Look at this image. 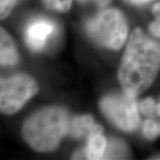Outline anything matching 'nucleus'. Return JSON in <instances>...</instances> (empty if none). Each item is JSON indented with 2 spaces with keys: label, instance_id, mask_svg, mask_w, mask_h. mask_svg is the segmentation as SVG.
Wrapping results in <instances>:
<instances>
[{
  "label": "nucleus",
  "instance_id": "2",
  "mask_svg": "<svg viewBox=\"0 0 160 160\" xmlns=\"http://www.w3.org/2000/svg\"><path fill=\"white\" fill-rule=\"evenodd\" d=\"M69 118L60 107H47L35 112L24 122L22 128L23 140L38 152H48L57 148L69 132Z\"/></svg>",
  "mask_w": 160,
  "mask_h": 160
},
{
  "label": "nucleus",
  "instance_id": "18",
  "mask_svg": "<svg viewBox=\"0 0 160 160\" xmlns=\"http://www.w3.org/2000/svg\"><path fill=\"white\" fill-rule=\"evenodd\" d=\"M156 115L160 116V102L156 105Z\"/></svg>",
  "mask_w": 160,
  "mask_h": 160
},
{
  "label": "nucleus",
  "instance_id": "21",
  "mask_svg": "<svg viewBox=\"0 0 160 160\" xmlns=\"http://www.w3.org/2000/svg\"></svg>",
  "mask_w": 160,
  "mask_h": 160
},
{
  "label": "nucleus",
  "instance_id": "14",
  "mask_svg": "<svg viewBox=\"0 0 160 160\" xmlns=\"http://www.w3.org/2000/svg\"><path fill=\"white\" fill-rule=\"evenodd\" d=\"M17 3L18 0H0V21L9 16Z\"/></svg>",
  "mask_w": 160,
  "mask_h": 160
},
{
  "label": "nucleus",
  "instance_id": "15",
  "mask_svg": "<svg viewBox=\"0 0 160 160\" xmlns=\"http://www.w3.org/2000/svg\"><path fill=\"white\" fill-rule=\"evenodd\" d=\"M156 105L152 98H147L140 104V110L146 117H153L156 115Z\"/></svg>",
  "mask_w": 160,
  "mask_h": 160
},
{
  "label": "nucleus",
  "instance_id": "20",
  "mask_svg": "<svg viewBox=\"0 0 160 160\" xmlns=\"http://www.w3.org/2000/svg\"><path fill=\"white\" fill-rule=\"evenodd\" d=\"M159 131H160V124H159Z\"/></svg>",
  "mask_w": 160,
  "mask_h": 160
},
{
  "label": "nucleus",
  "instance_id": "8",
  "mask_svg": "<svg viewBox=\"0 0 160 160\" xmlns=\"http://www.w3.org/2000/svg\"><path fill=\"white\" fill-rule=\"evenodd\" d=\"M108 142L102 134V128L99 125H93L88 135V143L86 149V158L102 159L103 158Z\"/></svg>",
  "mask_w": 160,
  "mask_h": 160
},
{
  "label": "nucleus",
  "instance_id": "1",
  "mask_svg": "<svg viewBox=\"0 0 160 160\" xmlns=\"http://www.w3.org/2000/svg\"><path fill=\"white\" fill-rule=\"evenodd\" d=\"M160 70V44L140 29L130 36L118 71L123 92L136 97L152 85Z\"/></svg>",
  "mask_w": 160,
  "mask_h": 160
},
{
  "label": "nucleus",
  "instance_id": "13",
  "mask_svg": "<svg viewBox=\"0 0 160 160\" xmlns=\"http://www.w3.org/2000/svg\"><path fill=\"white\" fill-rule=\"evenodd\" d=\"M152 12L154 13L155 20L149 25V31L152 35L160 38V2L153 6Z\"/></svg>",
  "mask_w": 160,
  "mask_h": 160
},
{
  "label": "nucleus",
  "instance_id": "7",
  "mask_svg": "<svg viewBox=\"0 0 160 160\" xmlns=\"http://www.w3.org/2000/svg\"><path fill=\"white\" fill-rule=\"evenodd\" d=\"M19 60L20 55L12 38L0 26V66H14L19 62Z\"/></svg>",
  "mask_w": 160,
  "mask_h": 160
},
{
  "label": "nucleus",
  "instance_id": "16",
  "mask_svg": "<svg viewBox=\"0 0 160 160\" xmlns=\"http://www.w3.org/2000/svg\"><path fill=\"white\" fill-rule=\"evenodd\" d=\"M78 2L80 3V4H94L96 6H100V7H104L106 6L109 2L110 0H78Z\"/></svg>",
  "mask_w": 160,
  "mask_h": 160
},
{
  "label": "nucleus",
  "instance_id": "12",
  "mask_svg": "<svg viewBox=\"0 0 160 160\" xmlns=\"http://www.w3.org/2000/svg\"><path fill=\"white\" fill-rule=\"evenodd\" d=\"M48 8L54 11L66 12L69 10L72 0H42Z\"/></svg>",
  "mask_w": 160,
  "mask_h": 160
},
{
  "label": "nucleus",
  "instance_id": "4",
  "mask_svg": "<svg viewBox=\"0 0 160 160\" xmlns=\"http://www.w3.org/2000/svg\"><path fill=\"white\" fill-rule=\"evenodd\" d=\"M38 92V83L29 75L0 76V113L15 114Z\"/></svg>",
  "mask_w": 160,
  "mask_h": 160
},
{
  "label": "nucleus",
  "instance_id": "17",
  "mask_svg": "<svg viewBox=\"0 0 160 160\" xmlns=\"http://www.w3.org/2000/svg\"><path fill=\"white\" fill-rule=\"evenodd\" d=\"M128 1H130L131 3L134 4V5H143V4L149 3L152 0H128Z\"/></svg>",
  "mask_w": 160,
  "mask_h": 160
},
{
  "label": "nucleus",
  "instance_id": "6",
  "mask_svg": "<svg viewBox=\"0 0 160 160\" xmlns=\"http://www.w3.org/2000/svg\"><path fill=\"white\" fill-rule=\"evenodd\" d=\"M56 32L57 26L54 22L47 18H36L26 27L25 40L32 51L40 52L45 49Z\"/></svg>",
  "mask_w": 160,
  "mask_h": 160
},
{
  "label": "nucleus",
  "instance_id": "11",
  "mask_svg": "<svg viewBox=\"0 0 160 160\" xmlns=\"http://www.w3.org/2000/svg\"><path fill=\"white\" fill-rule=\"evenodd\" d=\"M143 135L149 140H154L160 135L159 124L155 122L154 120H145L142 126Z\"/></svg>",
  "mask_w": 160,
  "mask_h": 160
},
{
  "label": "nucleus",
  "instance_id": "10",
  "mask_svg": "<svg viewBox=\"0 0 160 160\" xmlns=\"http://www.w3.org/2000/svg\"><path fill=\"white\" fill-rule=\"evenodd\" d=\"M127 154L125 144L117 140H112L110 141L108 145L104 157L106 158H122Z\"/></svg>",
  "mask_w": 160,
  "mask_h": 160
},
{
  "label": "nucleus",
  "instance_id": "19",
  "mask_svg": "<svg viewBox=\"0 0 160 160\" xmlns=\"http://www.w3.org/2000/svg\"><path fill=\"white\" fill-rule=\"evenodd\" d=\"M157 159H160V157H158V158H156Z\"/></svg>",
  "mask_w": 160,
  "mask_h": 160
},
{
  "label": "nucleus",
  "instance_id": "3",
  "mask_svg": "<svg viewBox=\"0 0 160 160\" xmlns=\"http://www.w3.org/2000/svg\"><path fill=\"white\" fill-rule=\"evenodd\" d=\"M88 36L101 46L113 50L122 47L127 38V24L123 13L109 8L100 12L86 23Z\"/></svg>",
  "mask_w": 160,
  "mask_h": 160
},
{
  "label": "nucleus",
  "instance_id": "9",
  "mask_svg": "<svg viewBox=\"0 0 160 160\" xmlns=\"http://www.w3.org/2000/svg\"><path fill=\"white\" fill-rule=\"evenodd\" d=\"M93 125V119L89 115L76 117L69 123L68 132L69 135L77 139L86 137L89 135Z\"/></svg>",
  "mask_w": 160,
  "mask_h": 160
},
{
  "label": "nucleus",
  "instance_id": "5",
  "mask_svg": "<svg viewBox=\"0 0 160 160\" xmlns=\"http://www.w3.org/2000/svg\"><path fill=\"white\" fill-rule=\"evenodd\" d=\"M101 109L115 126L125 132L136 130L140 116L135 97L126 93L110 94L101 101Z\"/></svg>",
  "mask_w": 160,
  "mask_h": 160
}]
</instances>
